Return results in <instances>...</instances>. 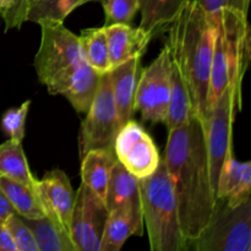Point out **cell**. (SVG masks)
<instances>
[{
    "label": "cell",
    "instance_id": "6da1fadb",
    "mask_svg": "<svg viewBox=\"0 0 251 251\" xmlns=\"http://www.w3.org/2000/svg\"><path fill=\"white\" fill-rule=\"evenodd\" d=\"M163 162L178 205L181 230L190 245L206 227L216 203L205 129L198 117L169 130Z\"/></svg>",
    "mask_w": 251,
    "mask_h": 251
},
{
    "label": "cell",
    "instance_id": "7a4b0ae2",
    "mask_svg": "<svg viewBox=\"0 0 251 251\" xmlns=\"http://www.w3.org/2000/svg\"><path fill=\"white\" fill-rule=\"evenodd\" d=\"M213 43L215 24L199 0H188L169 25L166 46L185 83L194 114L202 124L210 114Z\"/></svg>",
    "mask_w": 251,
    "mask_h": 251
},
{
    "label": "cell",
    "instance_id": "3957f363",
    "mask_svg": "<svg viewBox=\"0 0 251 251\" xmlns=\"http://www.w3.org/2000/svg\"><path fill=\"white\" fill-rule=\"evenodd\" d=\"M211 20L215 24V43L208 98L210 109L229 85H234L242 95L243 80L251 56V28L248 15L226 9Z\"/></svg>",
    "mask_w": 251,
    "mask_h": 251
},
{
    "label": "cell",
    "instance_id": "277c9868",
    "mask_svg": "<svg viewBox=\"0 0 251 251\" xmlns=\"http://www.w3.org/2000/svg\"><path fill=\"white\" fill-rule=\"evenodd\" d=\"M139 180L142 218L151 250H189V244L181 230L178 205L164 162L161 161L154 173Z\"/></svg>",
    "mask_w": 251,
    "mask_h": 251
},
{
    "label": "cell",
    "instance_id": "5b68a950",
    "mask_svg": "<svg viewBox=\"0 0 251 251\" xmlns=\"http://www.w3.org/2000/svg\"><path fill=\"white\" fill-rule=\"evenodd\" d=\"M189 250L250 251L251 200L230 206L226 199H216L207 225L190 243Z\"/></svg>",
    "mask_w": 251,
    "mask_h": 251
},
{
    "label": "cell",
    "instance_id": "8992f818",
    "mask_svg": "<svg viewBox=\"0 0 251 251\" xmlns=\"http://www.w3.org/2000/svg\"><path fill=\"white\" fill-rule=\"evenodd\" d=\"M242 108L243 96L239 95L234 85H229L211 107L207 120L202 124L210 161L211 180L215 194L221 168L228 154L233 152L232 132L235 110H242Z\"/></svg>",
    "mask_w": 251,
    "mask_h": 251
},
{
    "label": "cell",
    "instance_id": "52a82bcc",
    "mask_svg": "<svg viewBox=\"0 0 251 251\" xmlns=\"http://www.w3.org/2000/svg\"><path fill=\"white\" fill-rule=\"evenodd\" d=\"M41 44L34 55V70L41 83L64 73L83 60L78 36L66 28L64 22L43 21Z\"/></svg>",
    "mask_w": 251,
    "mask_h": 251
},
{
    "label": "cell",
    "instance_id": "ba28073f",
    "mask_svg": "<svg viewBox=\"0 0 251 251\" xmlns=\"http://www.w3.org/2000/svg\"><path fill=\"white\" fill-rule=\"evenodd\" d=\"M119 129L109 73L103 74L95 100L81 125L78 137L81 158L91 150H114V140Z\"/></svg>",
    "mask_w": 251,
    "mask_h": 251
},
{
    "label": "cell",
    "instance_id": "9c48e42d",
    "mask_svg": "<svg viewBox=\"0 0 251 251\" xmlns=\"http://www.w3.org/2000/svg\"><path fill=\"white\" fill-rule=\"evenodd\" d=\"M172 82V58L164 46L157 58L142 70L137 80L134 109L145 120L158 124L164 123L168 109Z\"/></svg>",
    "mask_w": 251,
    "mask_h": 251
},
{
    "label": "cell",
    "instance_id": "30bf717a",
    "mask_svg": "<svg viewBox=\"0 0 251 251\" xmlns=\"http://www.w3.org/2000/svg\"><path fill=\"white\" fill-rule=\"evenodd\" d=\"M108 211L103 199L81 183L75 195L70 237L77 251H100Z\"/></svg>",
    "mask_w": 251,
    "mask_h": 251
},
{
    "label": "cell",
    "instance_id": "8fae6325",
    "mask_svg": "<svg viewBox=\"0 0 251 251\" xmlns=\"http://www.w3.org/2000/svg\"><path fill=\"white\" fill-rule=\"evenodd\" d=\"M117 159L137 179L154 173L161 157L153 140L141 124L130 119L118 131L114 140Z\"/></svg>",
    "mask_w": 251,
    "mask_h": 251
},
{
    "label": "cell",
    "instance_id": "7c38bea8",
    "mask_svg": "<svg viewBox=\"0 0 251 251\" xmlns=\"http://www.w3.org/2000/svg\"><path fill=\"white\" fill-rule=\"evenodd\" d=\"M100 73L81 60L73 68L54 76L44 83L51 96H63L77 113H87L100 82Z\"/></svg>",
    "mask_w": 251,
    "mask_h": 251
},
{
    "label": "cell",
    "instance_id": "4fadbf2b",
    "mask_svg": "<svg viewBox=\"0 0 251 251\" xmlns=\"http://www.w3.org/2000/svg\"><path fill=\"white\" fill-rule=\"evenodd\" d=\"M34 194L46 216L59 223L70 234L71 213L76 193L69 176L60 169L47 172L41 180H37Z\"/></svg>",
    "mask_w": 251,
    "mask_h": 251
},
{
    "label": "cell",
    "instance_id": "5bb4252c",
    "mask_svg": "<svg viewBox=\"0 0 251 251\" xmlns=\"http://www.w3.org/2000/svg\"><path fill=\"white\" fill-rule=\"evenodd\" d=\"M104 202L108 211H123L142 218L140 180L127 172L119 161L110 173Z\"/></svg>",
    "mask_w": 251,
    "mask_h": 251
},
{
    "label": "cell",
    "instance_id": "9a60e30c",
    "mask_svg": "<svg viewBox=\"0 0 251 251\" xmlns=\"http://www.w3.org/2000/svg\"><path fill=\"white\" fill-rule=\"evenodd\" d=\"M104 27L108 42L110 66L120 65L129 59L140 56L146 50L152 36L130 24H113Z\"/></svg>",
    "mask_w": 251,
    "mask_h": 251
},
{
    "label": "cell",
    "instance_id": "2e32d148",
    "mask_svg": "<svg viewBox=\"0 0 251 251\" xmlns=\"http://www.w3.org/2000/svg\"><path fill=\"white\" fill-rule=\"evenodd\" d=\"M140 56L129 59L109 71L113 100L117 108L120 127L132 119L134 100L139 80Z\"/></svg>",
    "mask_w": 251,
    "mask_h": 251
},
{
    "label": "cell",
    "instance_id": "e0dca14e",
    "mask_svg": "<svg viewBox=\"0 0 251 251\" xmlns=\"http://www.w3.org/2000/svg\"><path fill=\"white\" fill-rule=\"evenodd\" d=\"M250 193L251 162H239L232 152L221 168L216 199H226L230 206H238L250 200Z\"/></svg>",
    "mask_w": 251,
    "mask_h": 251
},
{
    "label": "cell",
    "instance_id": "ac0fdd59",
    "mask_svg": "<svg viewBox=\"0 0 251 251\" xmlns=\"http://www.w3.org/2000/svg\"><path fill=\"white\" fill-rule=\"evenodd\" d=\"M114 150H91L81 158V179L86 186L104 200L110 173L117 163Z\"/></svg>",
    "mask_w": 251,
    "mask_h": 251
},
{
    "label": "cell",
    "instance_id": "d6986e66",
    "mask_svg": "<svg viewBox=\"0 0 251 251\" xmlns=\"http://www.w3.org/2000/svg\"><path fill=\"white\" fill-rule=\"evenodd\" d=\"M144 234V218L123 211H109L100 251H119L131 235Z\"/></svg>",
    "mask_w": 251,
    "mask_h": 251
},
{
    "label": "cell",
    "instance_id": "ffe728a7",
    "mask_svg": "<svg viewBox=\"0 0 251 251\" xmlns=\"http://www.w3.org/2000/svg\"><path fill=\"white\" fill-rule=\"evenodd\" d=\"M24 221L33 234L38 251H77L70 234L48 216Z\"/></svg>",
    "mask_w": 251,
    "mask_h": 251
},
{
    "label": "cell",
    "instance_id": "44dd1931",
    "mask_svg": "<svg viewBox=\"0 0 251 251\" xmlns=\"http://www.w3.org/2000/svg\"><path fill=\"white\" fill-rule=\"evenodd\" d=\"M186 1L188 0H139V10L141 11L139 27L153 37L172 24Z\"/></svg>",
    "mask_w": 251,
    "mask_h": 251
},
{
    "label": "cell",
    "instance_id": "7402d4cb",
    "mask_svg": "<svg viewBox=\"0 0 251 251\" xmlns=\"http://www.w3.org/2000/svg\"><path fill=\"white\" fill-rule=\"evenodd\" d=\"M0 174L6 176L34 191L37 179L28 167L21 142L7 140L0 144Z\"/></svg>",
    "mask_w": 251,
    "mask_h": 251
},
{
    "label": "cell",
    "instance_id": "603a6c76",
    "mask_svg": "<svg viewBox=\"0 0 251 251\" xmlns=\"http://www.w3.org/2000/svg\"><path fill=\"white\" fill-rule=\"evenodd\" d=\"M0 189L11 203L15 212L22 218L36 220L46 216L34 191L24 184L0 174Z\"/></svg>",
    "mask_w": 251,
    "mask_h": 251
},
{
    "label": "cell",
    "instance_id": "cb8c5ba5",
    "mask_svg": "<svg viewBox=\"0 0 251 251\" xmlns=\"http://www.w3.org/2000/svg\"><path fill=\"white\" fill-rule=\"evenodd\" d=\"M82 58L100 75L112 70L104 27L82 29L78 36Z\"/></svg>",
    "mask_w": 251,
    "mask_h": 251
},
{
    "label": "cell",
    "instance_id": "d4e9b609",
    "mask_svg": "<svg viewBox=\"0 0 251 251\" xmlns=\"http://www.w3.org/2000/svg\"><path fill=\"white\" fill-rule=\"evenodd\" d=\"M195 114H194V110L191 108L185 83H184L178 69L172 61L171 96H169L168 109H167V115L163 124H166L169 131V130L176 129V127L185 124Z\"/></svg>",
    "mask_w": 251,
    "mask_h": 251
},
{
    "label": "cell",
    "instance_id": "484cf974",
    "mask_svg": "<svg viewBox=\"0 0 251 251\" xmlns=\"http://www.w3.org/2000/svg\"><path fill=\"white\" fill-rule=\"evenodd\" d=\"M90 1L100 0H28L26 21L64 22L74 10Z\"/></svg>",
    "mask_w": 251,
    "mask_h": 251
},
{
    "label": "cell",
    "instance_id": "4316f807",
    "mask_svg": "<svg viewBox=\"0 0 251 251\" xmlns=\"http://www.w3.org/2000/svg\"><path fill=\"white\" fill-rule=\"evenodd\" d=\"M105 14L104 26L130 24L139 11V0H100Z\"/></svg>",
    "mask_w": 251,
    "mask_h": 251
},
{
    "label": "cell",
    "instance_id": "83f0119b",
    "mask_svg": "<svg viewBox=\"0 0 251 251\" xmlns=\"http://www.w3.org/2000/svg\"><path fill=\"white\" fill-rule=\"evenodd\" d=\"M31 100H26L20 107L6 110L1 118V129L9 140L22 142L25 137V124Z\"/></svg>",
    "mask_w": 251,
    "mask_h": 251
},
{
    "label": "cell",
    "instance_id": "f1b7e54d",
    "mask_svg": "<svg viewBox=\"0 0 251 251\" xmlns=\"http://www.w3.org/2000/svg\"><path fill=\"white\" fill-rule=\"evenodd\" d=\"M5 225L17 251H38L33 234L21 216L12 213L5 220Z\"/></svg>",
    "mask_w": 251,
    "mask_h": 251
},
{
    "label": "cell",
    "instance_id": "f546056e",
    "mask_svg": "<svg viewBox=\"0 0 251 251\" xmlns=\"http://www.w3.org/2000/svg\"><path fill=\"white\" fill-rule=\"evenodd\" d=\"M28 0H0V17L5 25V31L21 28L26 22Z\"/></svg>",
    "mask_w": 251,
    "mask_h": 251
},
{
    "label": "cell",
    "instance_id": "4dcf8cb0",
    "mask_svg": "<svg viewBox=\"0 0 251 251\" xmlns=\"http://www.w3.org/2000/svg\"><path fill=\"white\" fill-rule=\"evenodd\" d=\"M199 1L210 19H213L226 9L237 10L242 14L248 15L250 4V0H199Z\"/></svg>",
    "mask_w": 251,
    "mask_h": 251
},
{
    "label": "cell",
    "instance_id": "1f68e13d",
    "mask_svg": "<svg viewBox=\"0 0 251 251\" xmlns=\"http://www.w3.org/2000/svg\"><path fill=\"white\" fill-rule=\"evenodd\" d=\"M0 251H17L4 220H0Z\"/></svg>",
    "mask_w": 251,
    "mask_h": 251
},
{
    "label": "cell",
    "instance_id": "d6a6232c",
    "mask_svg": "<svg viewBox=\"0 0 251 251\" xmlns=\"http://www.w3.org/2000/svg\"><path fill=\"white\" fill-rule=\"evenodd\" d=\"M15 212L14 207L11 206V203L9 202V200L6 199V196L4 195V193L0 189V220H6L10 215Z\"/></svg>",
    "mask_w": 251,
    "mask_h": 251
}]
</instances>
